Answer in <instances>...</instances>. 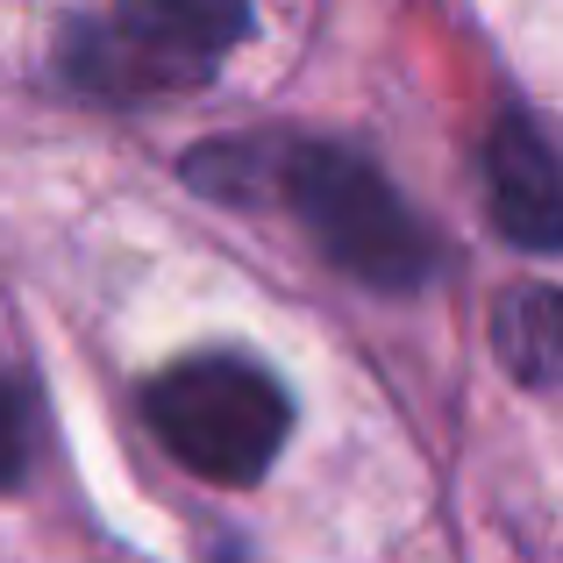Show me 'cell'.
I'll list each match as a JSON object with an SVG mask.
<instances>
[{
	"label": "cell",
	"instance_id": "2",
	"mask_svg": "<svg viewBox=\"0 0 563 563\" xmlns=\"http://www.w3.org/2000/svg\"><path fill=\"white\" fill-rule=\"evenodd\" d=\"M151 428L172 456L207 485H257L286 442V393L243 357H186L143 393Z\"/></svg>",
	"mask_w": 563,
	"mask_h": 563
},
{
	"label": "cell",
	"instance_id": "1",
	"mask_svg": "<svg viewBox=\"0 0 563 563\" xmlns=\"http://www.w3.org/2000/svg\"><path fill=\"white\" fill-rule=\"evenodd\" d=\"M278 192L292 214L314 229L321 257L343 264L350 278L378 292H413L435 272V243L413 221V207L385 186L372 157L343 151V143H292L278 151Z\"/></svg>",
	"mask_w": 563,
	"mask_h": 563
},
{
	"label": "cell",
	"instance_id": "5",
	"mask_svg": "<svg viewBox=\"0 0 563 563\" xmlns=\"http://www.w3.org/2000/svg\"><path fill=\"white\" fill-rule=\"evenodd\" d=\"M493 350L521 385H563V286H514L493 314Z\"/></svg>",
	"mask_w": 563,
	"mask_h": 563
},
{
	"label": "cell",
	"instance_id": "4",
	"mask_svg": "<svg viewBox=\"0 0 563 563\" xmlns=\"http://www.w3.org/2000/svg\"><path fill=\"white\" fill-rule=\"evenodd\" d=\"M485 207L507 243L563 250V157L521 114H499L485 136Z\"/></svg>",
	"mask_w": 563,
	"mask_h": 563
},
{
	"label": "cell",
	"instance_id": "6",
	"mask_svg": "<svg viewBox=\"0 0 563 563\" xmlns=\"http://www.w3.org/2000/svg\"><path fill=\"white\" fill-rule=\"evenodd\" d=\"M29 435H36V421H29V393H22V378L0 372V493H8V485H22Z\"/></svg>",
	"mask_w": 563,
	"mask_h": 563
},
{
	"label": "cell",
	"instance_id": "3",
	"mask_svg": "<svg viewBox=\"0 0 563 563\" xmlns=\"http://www.w3.org/2000/svg\"><path fill=\"white\" fill-rule=\"evenodd\" d=\"M250 29L243 8H192V0H143L114 22H93L65 43V65L86 86L143 93V86H192L221 65L235 36Z\"/></svg>",
	"mask_w": 563,
	"mask_h": 563
}]
</instances>
